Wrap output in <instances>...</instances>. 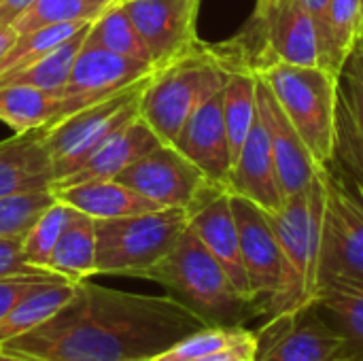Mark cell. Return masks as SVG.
<instances>
[{
	"mask_svg": "<svg viewBox=\"0 0 363 361\" xmlns=\"http://www.w3.org/2000/svg\"><path fill=\"white\" fill-rule=\"evenodd\" d=\"M285 117L298 130L315 162L328 168L336 162L338 77L321 66L268 64L255 70Z\"/></svg>",
	"mask_w": 363,
	"mask_h": 361,
	"instance_id": "obj_5",
	"label": "cell"
},
{
	"mask_svg": "<svg viewBox=\"0 0 363 361\" xmlns=\"http://www.w3.org/2000/svg\"><path fill=\"white\" fill-rule=\"evenodd\" d=\"M0 361H40V360L26 357V355H17V353H9V351H2V349H0Z\"/></svg>",
	"mask_w": 363,
	"mask_h": 361,
	"instance_id": "obj_44",
	"label": "cell"
},
{
	"mask_svg": "<svg viewBox=\"0 0 363 361\" xmlns=\"http://www.w3.org/2000/svg\"><path fill=\"white\" fill-rule=\"evenodd\" d=\"M323 170L304 189L287 196L281 209L268 213L287 264V281L283 294L268 313V319L298 315L311 309L315 302L319 289L321 234L325 213Z\"/></svg>",
	"mask_w": 363,
	"mask_h": 361,
	"instance_id": "obj_4",
	"label": "cell"
},
{
	"mask_svg": "<svg viewBox=\"0 0 363 361\" xmlns=\"http://www.w3.org/2000/svg\"><path fill=\"white\" fill-rule=\"evenodd\" d=\"M55 202L51 189L0 196V238L23 240L34 221Z\"/></svg>",
	"mask_w": 363,
	"mask_h": 361,
	"instance_id": "obj_34",
	"label": "cell"
},
{
	"mask_svg": "<svg viewBox=\"0 0 363 361\" xmlns=\"http://www.w3.org/2000/svg\"><path fill=\"white\" fill-rule=\"evenodd\" d=\"M208 323L172 296H143L87 281L38 328L0 349L40 361H151Z\"/></svg>",
	"mask_w": 363,
	"mask_h": 361,
	"instance_id": "obj_1",
	"label": "cell"
},
{
	"mask_svg": "<svg viewBox=\"0 0 363 361\" xmlns=\"http://www.w3.org/2000/svg\"><path fill=\"white\" fill-rule=\"evenodd\" d=\"M189 162H194L213 183L228 189L232 172V155L223 123L221 91L208 98L185 121L172 143Z\"/></svg>",
	"mask_w": 363,
	"mask_h": 361,
	"instance_id": "obj_15",
	"label": "cell"
},
{
	"mask_svg": "<svg viewBox=\"0 0 363 361\" xmlns=\"http://www.w3.org/2000/svg\"><path fill=\"white\" fill-rule=\"evenodd\" d=\"M342 72L349 74V77H353L355 81H359L363 85V30L362 34H359V38L355 40V45H353L347 62H345V66H342Z\"/></svg>",
	"mask_w": 363,
	"mask_h": 361,
	"instance_id": "obj_40",
	"label": "cell"
},
{
	"mask_svg": "<svg viewBox=\"0 0 363 361\" xmlns=\"http://www.w3.org/2000/svg\"><path fill=\"white\" fill-rule=\"evenodd\" d=\"M77 291V283L66 281V279H49L38 283L26 298H21L15 309L0 319V347L15 338L21 336L47 319H51Z\"/></svg>",
	"mask_w": 363,
	"mask_h": 361,
	"instance_id": "obj_23",
	"label": "cell"
},
{
	"mask_svg": "<svg viewBox=\"0 0 363 361\" xmlns=\"http://www.w3.org/2000/svg\"><path fill=\"white\" fill-rule=\"evenodd\" d=\"M34 0H0V23H13Z\"/></svg>",
	"mask_w": 363,
	"mask_h": 361,
	"instance_id": "obj_41",
	"label": "cell"
},
{
	"mask_svg": "<svg viewBox=\"0 0 363 361\" xmlns=\"http://www.w3.org/2000/svg\"><path fill=\"white\" fill-rule=\"evenodd\" d=\"M136 26L153 68L187 53L198 38L200 0H119Z\"/></svg>",
	"mask_w": 363,
	"mask_h": 361,
	"instance_id": "obj_13",
	"label": "cell"
},
{
	"mask_svg": "<svg viewBox=\"0 0 363 361\" xmlns=\"http://www.w3.org/2000/svg\"><path fill=\"white\" fill-rule=\"evenodd\" d=\"M255 338V361H351L347 340L315 306L268 319V328Z\"/></svg>",
	"mask_w": 363,
	"mask_h": 361,
	"instance_id": "obj_11",
	"label": "cell"
},
{
	"mask_svg": "<svg viewBox=\"0 0 363 361\" xmlns=\"http://www.w3.org/2000/svg\"><path fill=\"white\" fill-rule=\"evenodd\" d=\"M336 160L347 172L363 177V85L345 72L338 77Z\"/></svg>",
	"mask_w": 363,
	"mask_h": 361,
	"instance_id": "obj_26",
	"label": "cell"
},
{
	"mask_svg": "<svg viewBox=\"0 0 363 361\" xmlns=\"http://www.w3.org/2000/svg\"><path fill=\"white\" fill-rule=\"evenodd\" d=\"M53 183V160L40 130L0 140V196L51 189Z\"/></svg>",
	"mask_w": 363,
	"mask_h": 361,
	"instance_id": "obj_19",
	"label": "cell"
},
{
	"mask_svg": "<svg viewBox=\"0 0 363 361\" xmlns=\"http://www.w3.org/2000/svg\"><path fill=\"white\" fill-rule=\"evenodd\" d=\"M74 213L77 211L72 206H68L60 200H55L49 209L43 211V215L34 221V226L21 240L23 255L32 266L47 270L49 257H51L64 228L74 217Z\"/></svg>",
	"mask_w": 363,
	"mask_h": 361,
	"instance_id": "obj_33",
	"label": "cell"
},
{
	"mask_svg": "<svg viewBox=\"0 0 363 361\" xmlns=\"http://www.w3.org/2000/svg\"><path fill=\"white\" fill-rule=\"evenodd\" d=\"M189 226L185 209H155L96 221V274L143 279Z\"/></svg>",
	"mask_w": 363,
	"mask_h": 361,
	"instance_id": "obj_6",
	"label": "cell"
},
{
	"mask_svg": "<svg viewBox=\"0 0 363 361\" xmlns=\"http://www.w3.org/2000/svg\"><path fill=\"white\" fill-rule=\"evenodd\" d=\"M151 74L40 130L45 147L53 160L55 183L72 174L115 130L138 115L140 96Z\"/></svg>",
	"mask_w": 363,
	"mask_h": 361,
	"instance_id": "obj_7",
	"label": "cell"
},
{
	"mask_svg": "<svg viewBox=\"0 0 363 361\" xmlns=\"http://www.w3.org/2000/svg\"><path fill=\"white\" fill-rule=\"evenodd\" d=\"M223 123L232 166L257 119V74L253 68H236L230 72L221 89Z\"/></svg>",
	"mask_w": 363,
	"mask_h": 361,
	"instance_id": "obj_25",
	"label": "cell"
},
{
	"mask_svg": "<svg viewBox=\"0 0 363 361\" xmlns=\"http://www.w3.org/2000/svg\"><path fill=\"white\" fill-rule=\"evenodd\" d=\"M236 68H249L234 40L196 43L187 53L153 70L138 104L140 119L162 143H174L185 121L208 98L219 94Z\"/></svg>",
	"mask_w": 363,
	"mask_h": 361,
	"instance_id": "obj_2",
	"label": "cell"
},
{
	"mask_svg": "<svg viewBox=\"0 0 363 361\" xmlns=\"http://www.w3.org/2000/svg\"><path fill=\"white\" fill-rule=\"evenodd\" d=\"M251 343H257V338L253 332H249L242 326H206L181 338L168 351L160 353L151 361H194L217 351H225Z\"/></svg>",
	"mask_w": 363,
	"mask_h": 361,
	"instance_id": "obj_30",
	"label": "cell"
},
{
	"mask_svg": "<svg viewBox=\"0 0 363 361\" xmlns=\"http://www.w3.org/2000/svg\"><path fill=\"white\" fill-rule=\"evenodd\" d=\"M62 106V91L30 85H0V121L15 134L49 128Z\"/></svg>",
	"mask_w": 363,
	"mask_h": 361,
	"instance_id": "obj_24",
	"label": "cell"
},
{
	"mask_svg": "<svg viewBox=\"0 0 363 361\" xmlns=\"http://www.w3.org/2000/svg\"><path fill=\"white\" fill-rule=\"evenodd\" d=\"M257 109L268 128L272 157L277 166V179L283 189V196H294L313 183L321 174V166L315 162L306 143L285 117L283 109L270 94V89L257 79Z\"/></svg>",
	"mask_w": 363,
	"mask_h": 361,
	"instance_id": "obj_14",
	"label": "cell"
},
{
	"mask_svg": "<svg viewBox=\"0 0 363 361\" xmlns=\"http://www.w3.org/2000/svg\"><path fill=\"white\" fill-rule=\"evenodd\" d=\"M189 228L200 238V243L208 249V253L221 264V268L228 272L236 289L251 300L230 191L221 189L213 194L208 200H204L200 206H196L189 213Z\"/></svg>",
	"mask_w": 363,
	"mask_h": 361,
	"instance_id": "obj_16",
	"label": "cell"
},
{
	"mask_svg": "<svg viewBox=\"0 0 363 361\" xmlns=\"http://www.w3.org/2000/svg\"><path fill=\"white\" fill-rule=\"evenodd\" d=\"M363 30V0H332L328 13V38L323 68L340 77L342 66Z\"/></svg>",
	"mask_w": 363,
	"mask_h": 361,
	"instance_id": "obj_29",
	"label": "cell"
},
{
	"mask_svg": "<svg viewBox=\"0 0 363 361\" xmlns=\"http://www.w3.org/2000/svg\"><path fill=\"white\" fill-rule=\"evenodd\" d=\"M89 21H74V23H53L34 28L28 32H19L15 43L6 49V53L0 55V74L2 72H15L34 60L43 57L64 40H68L77 30H81Z\"/></svg>",
	"mask_w": 363,
	"mask_h": 361,
	"instance_id": "obj_32",
	"label": "cell"
},
{
	"mask_svg": "<svg viewBox=\"0 0 363 361\" xmlns=\"http://www.w3.org/2000/svg\"><path fill=\"white\" fill-rule=\"evenodd\" d=\"M17 34H19V32H17L11 23H0V55L6 53V49L15 43Z\"/></svg>",
	"mask_w": 363,
	"mask_h": 361,
	"instance_id": "obj_42",
	"label": "cell"
},
{
	"mask_svg": "<svg viewBox=\"0 0 363 361\" xmlns=\"http://www.w3.org/2000/svg\"><path fill=\"white\" fill-rule=\"evenodd\" d=\"M355 361H363V360H355Z\"/></svg>",
	"mask_w": 363,
	"mask_h": 361,
	"instance_id": "obj_45",
	"label": "cell"
},
{
	"mask_svg": "<svg viewBox=\"0 0 363 361\" xmlns=\"http://www.w3.org/2000/svg\"><path fill=\"white\" fill-rule=\"evenodd\" d=\"M47 270L72 283L96 274V221L91 217L74 213L49 257Z\"/></svg>",
	"mask_w": 363,
	"mask_h": 361,
	"instance_id": "obj_22",
	"label": "cell"
},
{
	"mask_svg": "<svg viewBox=\"0 0 363 361\" xmlns=\"http://www.w3.org/2000/svg\"><path fill=\"white\" fill-rule=\"evenodd\" d=\"M85 45L102 47L113 53L151 64L147 47L119 0H115L111 6H106V11L89 23Z\"/></svg>",
	"mask_w": 363,
	"mask_h": 361,
	"instance_id": "obj_28",
	"label": "cell"
},
{
	"mask_svg": "<svg viewBox=\"0 0 363 361\" xmlns=\"http://www.w3.org/2000/svg\"><path fill=\"white\" fill-rule=\"evenodd\" d=\"M313 306L347 340L351 361L363 360V283L340 277L325 279Z\"/></svg>",
	"mask_w": 363,
	"mask_h": 361,
	"instance_id": "obj_21",
	"label": "cell"
},
{
	"mask_svg": "<svg viewBox=\"0 0 363 361\" xmlns=\"http://www.w3.org/2000/svg\"><path fill=\"white\" fill-rule=\"evenodd\" d=\"M49 274L53 272L36 268L26 260L21 240L0 238V279L2 277H49Z\"/></svg>",
	"mask_w": 363,
	"mask_h": 361,
	"instance_id": "obj_35",
	"label": "cell"
},
{
	"mask_svg": "<svg viewBox=\"0 0 363 361\" xmlns=\"http://www.w3.org/2000/svg\"><path fill=\"white\" fill-rule=\"evenodd\" d=\"M255 349H257V343H251V345L217 351V353H211L194 361H255Z\"/></svg>",
	"mask_w": 363,
	"mask_h": 361,
	"instance_id": "obj_39",
	"label": "cell"
},
{
	"mask_svg": "<svg viewBox=\"0 0 363 361\" xmlns=\"http://www.w3.org/2000/svg\"><path fill=\"white\" fill-rule=\"evenodd\" d=\"M49 279H57V277L55 274H49V277H2L0 279V319L6 317L15 309V304L21 298H26L38 283L49 281Z\"/></svg>",
	"mask_w": 363,
	"mask_h": 361,
	"instance_id": "obj_36",
	"label": "cell"
},
{
	"mask_svg": "<svg viewBox=\"0 0 363 361\" xmlns=\"http://www.w3.org/2000/svg\"><path fill=\"white\" fill-rule=\"evenodd\" d=\"M117 181L136 189L160 209L194 211L213 194L225 189L213 183L174 145L160 143L117 174Z\"/></svg>",
	"mask_w": 363,
	"mask_h": 361,
	"instance_id": "obj_8",
	"label": "cell"
},
{
	"mask_svg": "<svg viewBox=\"0 0 363 361\" xmlns=\"http://www.w3.org/2000/svg\"><path fill=\"white\" fill-rule=\"evenodd\" d=\"M232 211L238 226L240 255L249 281V291L257 315L268 317L287 281V264L268 213L255 202L232 194Z\"/></svg>",
	"mask_w": 363,
	"mask_h": 361,
	"instance_id": "obj_10",
	"label": "cell"
},
{
	"mask_svg": "<svg viewBox=\"0 0 363 361\" xmlns=\"http://www.w3.org/2000/svg\"><path fill=\"white\" fill-rule=\"evenodd\" d=\"M325 213L321 234L319 285L325 279H351L363 283V204L347 187L334 164L323 170Z\"/></svg>",
	"mask_w": 363,
	"mask_h": 361,
	"instance_id": "obj_9",
	"label": "cell"
},
{
	"mask_svg": "<svg viewBox=\"0 0 363 361\" xmlns=\"http://www.w3.org/2000/svg\"><path fill=\"white\" fill-rule=\"evenodd\" d=\"M304 4V9L311 13L317 32H319V43H321V53L325 47V38H328V13H330V4L332 0H300Z\"/></svg>",
	"mask_w": 363,
	"mask_h": 361,
	"instance_id": "obj_37",
	"label": "cell"
},
{
	"mask_svg": "<svg viewBox=\"0 0 363 361\" xmlns=\"http://www.w3.org/2000/svg\"><path fill=\"white\" fill-rule=\"evenodd\" d=\"M115 0H34L11 26L17 32H28L53 23L94 21Z\"/></svg>",
	"mask_w": 363,
	"mask_h": 361,
	"instance_id": "obj_31",
	"label": "cell"
},
{
	"mask_svg": "<svg viewBox=\"0 0 363 361\" xmlns=\"http://www.w3.org/2000/svg\"><path fill=\"white\" fill-rule=\"evenodd\" d=\"M55 200L91 217L94 221L119 219L160 209L155 202L140 196L117 179H94L64 187H51Z\"/></svg>",
	"mask_w": 363,
	"mask_h": 361,
	"instance_id": "obj_20",
	"label": "cell"
},
{
	"mask_svg": "<svg viewBox=\"0 0 363 361\" xmlns=\"http://www.w3.org/2000/svg\"><path fill=\"white\" fill-rule=\"evenodd\" d=\"M153 70L155 68L147 62L132 60L108 49L83 43L72 64L70 77L62 89V106L53 123L87 104L117 94L119 89L140 81Z\"/></svg>",
	"mask_w": 363,
	"mask_h": 361,
	"instance_id": "obj_12",
	"label": "cell"
},
{
	"mask_svg": "<svg viewBox=\"0 0 363 361\" xmlns=\"http://www.w3.org/2000/svg\"><path fill=\"white\" fill-rule=\"evenodd\" d=\"M228 191L255 202L266 213L281 209L285 200L277 179L270 134L259 115V109H257V119L232 166Z\"/></svg>",
	"mask_w": 363,
	"mask_h": 361,
	"instance_id": "obj_17",
	"label": "cell"
},
{
	"mask_svg": "<svg viewBox=\"0 0 363 361\" xmlns=\"http://www.w3.org/2000/svg\"><path fill=\"white\" fill-rule=\"evenodd\" d=\"M342 179H345V183H347V187L359 198V202L363 204V177H357V174H351V172H347L345 170V174H342Z\"/></svg>",
	"mask_w": 363,
	"mask_h": 361,
	"instance_id": "obj_43",
	"label": "cell"
},
{
	"mask_svg": "<svg viewBox=\"0 0 363 361\" xmlns=\"http://www.w3.org/2000/svg\"><path fill=\"white\" fill-rule=\"evenodd\" d=\"M89 23H85L68 40L57 45L43 57L34 60L32 64H28L15 72H2L0 85H30V87L47 89V91H62L70 77L72 64L87 38Z\"/></svg>",
	"mask_w": 363,
	"mask_h": 361,
	"instance_id": "obj_27",
	"label": "cell"
},
{
	"mask_svg": "<svg viewBox=\"0 0 363 361\" xmlns=\"http://www.w3.org/2000/svg\"><path fill=\"white\" fill-rule=\"evenodd\" d=\"M160 143L162 140L157 138V134L140 119V115H136L119 130H115L72 174L57 181L53 187L74 185L94 179H117L119 172H123L130 164H134Z\"/></svg>",
	"mask_w": 363,
	"mask_h": 361,
	"instance_id": "obj_18",
	"label": "cell"
},
{
	"mask_svg": "<svg viewBox=\"0 0 363 361\" xmlns=\"http://www.w3.org/2000/svg\"><path fill=\"white\" fill-rule=\"evenodd\" d=\"M285 2H289V0H255V9H253V15H251L249 26H245V32L247 34L257 32Z\"/></svg>",
	"mask_w": 363,
	"mask_h": 361,
	"instance_id": "obj_38",
	"label": "cell"
},
{
	"mask_svg": "<svg viewBox=\"0 0 363 361\" xmlns=\"http://www.w3.org/2000/svg\"><path fill=\"white\" fill-rule=\"evenodd\" d=\"M143 279L168 289V296L185 304L208 326H242L247 319L257 317L253 302L236 289L228 272L189 226L170 253L145 272Z\"/></svg>",
	"mask_w": 363,
	"mask_h": 361,
	"instance_id": "obj_3",
	"label": "cell"
}]
</instances>
